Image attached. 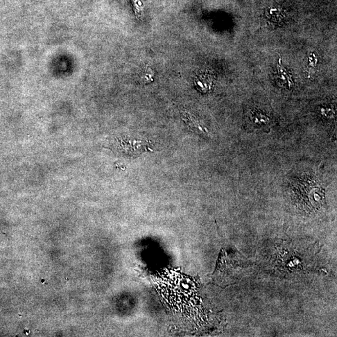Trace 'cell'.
Listing matches in <instances>:
<instances>
[{"label": "cell", "instance_id": "cell-1", "mask_svg": "<svg viewBox=\"0 0 337 337\" xmlns=\"http://www.w3.org/2000/svg\"><path fill=\"white\" fill-rule=\"evenodd\" d=\"M277 69L279 74L281 75V78L285 80H287V83H289V87H291V85L293 84V81L291 80V77L287 74L286 70L282 67L281 58H280V57L279 60V62H278Z\"/></svg>", "mask_w": 337, "mask_h": 337}]
</instances>
